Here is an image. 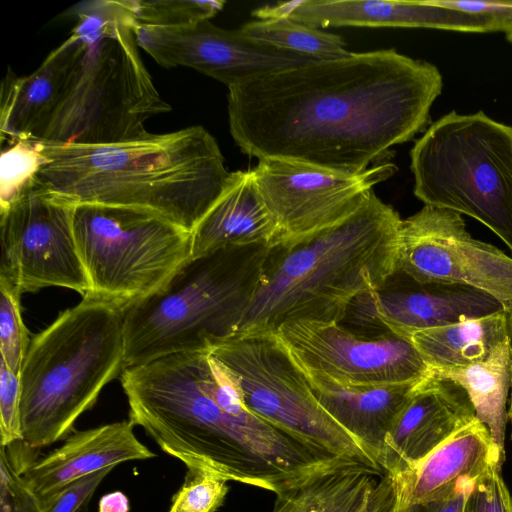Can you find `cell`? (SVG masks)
I'll return each mask as SVG.
<instances>
[{
    "instance_id": "cell-19",
    "label": "cell",
    "mask_w": 512,
    "mask_h": 512,
    "mask_svg": "<svg viewBox=\"0 0 512 512\" xmlns=\"http://www.w3.org/2000/svg\"><path fill=\"white\" fill-rule=\"evenodd\" d=\"M133 427L128 420L77 432L59 448L25 465L21 477L43 501L84 476L123 462L155 457L137 439Z\"/></svg>"
},
{
    "instance_id": "cell-26",
    "label": "cell",
    "mask_w": 512,
    "mask_h": 512,
    "mask_svg": "<svg viewBox=\"0 0 512 512\" xmlns=\"http://www.w3.org/2000/svg\"><path fill=\"white\" fill-rule=\"evenodd\" d=\"M429 375L450 380L465 390L476 418L488 428L495 445L505 452L506 404L512 382V338L500 343L483 360L465 366L429 370Z\"/></svg>"
},
{
    "instance_id": "cell-24",
    "label": "cell",
    "mask_w": 512,
    "mask_h": 512,
    "mask_svg": "<svg viewBox=\"0 0 512 512\" xmlns=\"http://www.w3.org/2000/svg\"><path fill=\"white\" fill-rule=\"evenodd\" d=\"M276 496L271 512H391L395 505L392 478L360 464L322 472Z\"/></svg>"
},
{
    "instance_id": "cell-25",
    "label": "cell",
    "mask_w": 512,
    "mask_h": 512,
    "mask_svg": "<svg viewBox=\"0 0 512 512\" xmlns=\"http://www.w3.org/2000/svg\"><path fill=\"white\" fill-rule=\"evenodd\" d=\"M507 338H512V316L500 311L420 331L410 340L429 370H436L483 360Z\"/></svg>"
},
{
    "instance_id": "cell-6",
    "label": "cell",
    "mask_w": 512,
    "mask_h": 512,
    "mask_svg": "<svg viewBox=\"0 0 512 512\" xmlns=\"http://www.w3.org/2000/svg\"><path fill=\"white\" fill-rule=\"evenodd\" d=\"M123 309L87 295L30 342L20 372L21 443L66 437L124 370Z\"/></svg>"
},
{
    "instance_id": "cell-7",
    "label": "cell",
    "mask_w": 512,
    "mask_h": 512,
    "mask_svg": "<svg viewBox=\"0 0 512 512\" xmlns=\"http://www.w3.org/2000/svg\"><path fill=\"white\" fill-rule=\"evenodd\" d=\"M269 247L227 248L189 259L157 292L123 310L124 369L209 351L231 336Z\"/></svg>"
},
{
    "instance_id": "cell-10",
    "label": "cell",
    "mask_w": 512,
    "mask_h": 512,
    "mask_svg": "<svg viewBox=\"0 0 512 512\" xmlns=\"http://www.w3.org/2000/svg\"><path fill=\"white\" fill-rule=\"evenodd\" d=\"M209 353L256 416L318 453L382 470L320 405L303 369L276 332L228 337Z\"/></svg>"
},
{
    "instance_id": "cell-12",
    "label": "cell",
    "mask_w": 512,
    "mask_h": 512,
    "mask_svg": "<svg viewBox=\"0 0 512 512\" xmlns=\"http://www.w3.org/2000/svg\"><path fill=\"white\" fill-rule=\"evenodd\" d=\"M396 171L390 161L346 174L280 157L259 159L252 169L259 195L279 229V244L300 241L343 220Z\"/></svg>"
},
{
    "instance_id": "cell-22",
    "label": "cell",
    "mask_w": 512,
    "mask_h": 512,
    "mask_svg": "<svg viewBox=\"0 0 512 512\" xmlns=\"http://www.w3.org/2000/svg\"><path fill=\"white\" fill-rule=\"evenodd\" d=\"M301 368L320 405L378 464L388 431L421 380L380 386H346Z\"/></svg>"
},
{
    "instance_id": "cell-3",
    "label": "cell",
    "mask_w": 512,
    "mask_h": 512,
    "mask_svg": "<svg viewBox=\"0 0 512 512\" xmlns=\"http://www.w3.org/2000/svg\"><path fill=\"white\" fill-rule=\"evenodd\" d=\"M32 142L40 156L34 179L54 196L146 210L191 233L231 176L202 126L112 144Z\"/></svg>"
},
{
    "instance_id": "cell-16",
    "label": "cell",
    "mask_w": 512,
    "mask_h": 512,
    "mask_svg": "<svg viewBox=\"0 0 512 512\" xmlns=\"http://www.w3.org/2000/svg\"><path fill=\"white\" fill-rule=\"evenodd\" d=\"M505 311L491 295L442 282H419L397 270L380 289L356 297L348 307L349 324L368 332L410 339L417 332Z\"/></svg>"
},
{
    "instance_id": "cell-11",
    "label": "cell",
    "mask_w": 512,
    "mask_h": 512,
    "mask_svg": "<svg viewBox=\"0 0 512 512\" xmlns=\"http://www.w3.org/2000/svg\"><path fill=\"white\" fill-rule=\"evenodd\" d=\"M74 207L34 178L0 206V278L21 294L63 287L88 295L90 284L73 230Z\"/></svg>"
},
{
    "instance_id": "cell-28",
    "label": "cell",
    "mask_w": 512,
    "mask_h": 512,
    "mask_svg": "<svg viewBox=\"0 0 512 512\" xmlns=\"http://www.w3.org/2000/svg\"><path fill=\"white\" fill-rule=\"evenodd\" d=\"M224 5V1H132L134 26H187L210 20Z\"/></svg>"
},
{
    "instance_id": "cell-34",
    "label": "cell",
    "mask_w": 512,
    "mask_h": 512,
    "mask_svg": "<svg viewBox=\"0 0 512 512\" xmlns=\"http://www.w3.org/2000/svg\"><path fill=\"white\" fill-rule=\"evenodd\" d=\"M1 512H43L41 501L28 488L1 447Z\"/></svg>"
},
{
    "instance_id": "cell-35",
    "label": "cell",
    "mask_w": 512,
    "mask_h": 512,
    "mask_svg": "<svg viewBox=\"0 0 512 512\" xmlns=\"http://www.w3.org/2000/svg\"><path fill=\"white\" fill-rule=\"evenodd\" d=\"M114 467L84 476L41 501L43 512H78Z\"/></svg>"
},
{
    "instance_id": "cell-29",
    "label": "cell",
    "mask_w": 512,
    "mask_h": 512,
    "mask_svg": "<svg viewBox=\"0 0 512 512\" xmlns=\"http://www.w3.org/2000/svg\"><path fill=\"white\" fill-rule=\"evenodd\" d=\"M21 293L0 278V358L20 376L31 339L21 315Z\"/></svg>"
},
{
    "instance_id": "cell-37",
    "label": "cell",
    "mask_w": 512,
    "mask_h": 512,
    "mask_svg": "<svg viewBox=\"0 0 512 512\" xmlns=\"http://www.w3.org/2000/svg\"><path fill=\"white\" fill-rule=\"evenodd\" d=\"M477 478H460L454 488L444 495L426 501L394 507L391 512H462L467 495Z\"/></svg>"
},
{
    "instance_id": "cell-18",
    "label": "cell",
    "mask_w": 512,
    "mask_h": 512,
    "mask_svg": "<svg viewBox=\"0 0 512 512\" xmlns=\"http://www.w3.org/2000/svg\"><path fill=\"white\" fill-rule=\"evenodd\" d=\"M80 49L81 37L72 29L31 74L17 76L8 67L0 93L2 144L42 140L66 93Z\"/></svg>"
},
{
    "instance_id": "cell-8",
    "label": "cell",
    "mask_w": 512,
    "mask_h": 512,
    "mask_svg": "<svg viewBox=\"0 0 512 512\" xmlns=\"http://www.w3.org/2000/svg\"><path fill=\"white\" fill-rule=\"evenodd\" d=\"M414 194L425 205L470 216L512 251V127L483 111H452L410 152Z\"/></svg>"
},
{
    "instance_id": "cell-30",
    "label": "cell",
    "mask_w": 512,
    "mask_h": 512,
    "mask_svg": "<svg viewBox=\"0 0 512 512\" xmlns=\"http://www.w3.org/2000/svg\"><path fill=\"white\" fill-rule=\"evenodd\" d=\"M227 482L208 472L187 469L185 481L173 496L168 512H216L229 491Z\"/></svg>"
},
{
    "instance_id": "cell-23",
    "label": "cell",
    "mask_w": 512,
    "mask_h": 512,
    "mask_svg": "<svg viewBox=\"0 0 512 512\" xmlns=\"http://www.w3.org/2000/svg\"><path fill=\"white\" fill-rule=\"evenodd\" d=\"M280 233L252 170L231 172L222 194L192 231V257L227 248L274 247Z\"/></svg>"
},
{
    "instance_id": "cell-4",
    "label": "cell",
    "mask_w": 512,
    "mask_h": 512,
    "mask_svg": "<svg viewBox=\"0 0 512 512\" xmlns=\"http://www.w3.org/2000/svg\"><path fill=\"white\" fill-rule=\"evenodd\" d=\"M402 219L372 191L338 223L268 249L230 337L288 322L342 323L353 300L398 270Z\"/></svg>"
},
{
    "instance_id": "cell-32",
    "label": "cell",
    "mask_w": 512,
    "mask_h": 512,
    "mask_svg": "<svg viewBox=\"0 0 512 512\" xmlns=\"http://www.w3.org/2000/svg\"><path fill=\"white\" fill-rule=\"evenodd\" d=\"M501 471L502 466L495 465L476 479L462 512H512V497Z\"/></svg>"
},
{
    "instance_id": "cell-21",
    "label": "cell",
    "mask_w": 512,
    "mask_h": 512,
    "mask_svg": "<svg viewBox=\"0 0 512 512\" xmlns=\"http://www.w3.org/2000/svg\"><path fill=\"white\" fill-rule=\"evenodd\" d=\"M504 459L505 452L476 418L414 467L392 478L394 507L440 497L452 490L460 478H478L492 466H502Z\"/></svg>"
},
{
    "instance_id": "cell-17",
    "label": "cell",
    "mask_w": 512,
    "mask_h": 512,
    "mask_svg": "<svg viewBox=\"0 0 512 512\" xmlns=\"http://www.w3.org/2000/svg\"><path fill=\"white\" fill-rule=\"evenodd\" d=\"M476 419L458 384L428 375L388 431L378 464L391 478L414 467L458 430Z\"/></svg>"
},
{
    "instance_id": "cell-27",
    "label": "cell",
    "mask_w": 512,
    "mask_h": 512,
    "mask_svg": "<svg viewBox=\"0 0 512 512\" xmlns=\"http://www.w3.org/2000/svg\"><path fill=\"white\" fill-rule=\"evenodd\" d=\"M239 29L256 42L316 61L336 60L351 54L340 35L291 18L254 20L243 24Z\"/></svg>"
},
{
    "instance_id": "cell-14",
    "label": "cell",
    "mask_w": 512,
    "mask_h": 512,
    "mask_svg": "<svg viewBox=\"0 0 512 512\" xmlns=\"http://www.w3.org/2000/svg\"><path fill=\"white\" fill-rule=\"evenodd\" d=\"M277 335L295 361L346 386L419 381L429 367L410 339L393 333L363 334L340 323L298 320Z\"/></svg>"
},
{
    "instance_id": "cell-36",
    "label": "cell",
    "mask_w": 512,
    "mask_h": 512,
    "mask_svg": "<svg viewBox=\"0 0 512 512\" xmlns=\"http://www.w3.org/2000/svg\"><path fill=\"white\" fill-rule=\"evenodd\" d=\"M431 4L484 16L494 32L512 33V1L429 0Z\"/></svg>"
},
{
    "instance_id": "cell-40",
    "label": "cell",
    "mask_w": 512,
    "mask_h": 512,
    "mask_svg": "<svg viewBox=\"0 0 512 512\" xmlns=\"http://www.w3.org/2000/svg\"><path fill=\"white\" fill-rule=\"evenodd\" d=\"M511 389H512V382H511ZM508 416L510 417L511 422H512V393H511V404H510V409H509V412H508Z\"/></svg>"
},
{
    "instance_id": "cell-1",
    "label": "cell",
    "mask_w": 512,
    "mask_h": 512,
    "mask_svg": "<svg viewBox=\"0 0 512 512\" xmlns=\"http://www.w3.org/2000/svg\"><path fill=\"white\" fill-rule=\"evenodd\" d=\"M442 87L440 71L427 61L394 49L351 52L228 88L230 134L258 160L358 174L426 128Z\"/></svg>"
},
{
    "instance_id": "cell-2",
    "label": "cell",
    "mask_w": 512,
    "mask_h": 512,
    "mask_svg": "<svg viewBox=\"0 0 512 512\" xmlns=\"http://www.w3.org/2000/svg\"><path fill=\"white\" fill-rule=\"evenodd\" d=\"M120 380L129 420L187 469L277 495L350 463L314 451L252 413L209 351L127 367Z\"/></svg>"
},
{
    "instance_id": "cell-20",
    "label": "cell",
    "mask_w": 512,
    "mask_h": 512,
    "mask_svg": "<svg viewBox=\"0 0 512 512\" xmlns=\"http://www.w3.org/2000/svg\"><path fill=\"white\" fill-rule=\"evenodd\" d=\"M292 20L314 27H409L494 32L490 19L422 1L302 0Z\"/></svg>"
},
{
    "instance_id": "cell-5",
    "label": "cell",
    "mask_w": 512,
    "mask_h": 512,
    "mask_svg": "<svg viewBox=\"0 0 512 512\" xmlns=\"http://www.w3.org/2000/svg\"><path fill=\"white\" fill-rule=\"evenodd\" d=\"M81 49L66 93L41 141L101 145L148 135L167 113L138 51L131 0H94L69 9Z\"/></svg>"
},
{
    "instance_id": "cell-15",
    "label": "cell",
    "mask_w": 512,
    "mask_h": 512,
    "mask_svg": "<svg viewBox=\"0 0 512 512\" xmlns=\"http://www.w3.org/2000/svg\"><path fill=\"white\" fill-rule=\"evenodd\" d=\"M137 44L165 68L189 67L228 88L316 60L256 42L210 20L180 27L135 26Z\"/></svg>"
},
{
    "instance_id": "cell-31",
    "label": "cell",
    "mask_w": 512,
    "mask_h": 512,
    "mask_svg": "<svg viewBox=\"0 0 512 512\" xmlns=\"http://www.w3.org/2000/svg\"><path fill=\"white\" fill-rule=\"evenodd\" d=\"M40 156L32 141H18L2 150L0 206L10 202L35 176Z\"/></svg>"
},
{
    "instance_id": "cell-13",
    "label": "cell",
    "mask_w": 512,
    "mask_h": 512,
    "mask_svg": "<svg viewBox=\"0 0 512 512\" xmlns=\"http://www.w3.org/2000/svg\"><path fill=\"white\" fill-rule=\"evenodd\" d=\"M398 270L419 282L459 284L485 292L512 316V258L473 238L457 212L424 205L402 220Z\"/></svg>"
},
{
    "instance_id": "cell-33",
    "label": "cell",
    "mask_w": 512,
    "mask_h": 512,
    "mask_svg": "<svg viewBox=\"0 0 512 512\" xmlns=\"http://www.w3.org/2000/svg\"><path fill=\"white\" fill-rule=\"evenodd\" d=\"M20 376L0 358V440L1 446L21 442Z\"/></svg>"
},
{
    "instance_id": "cell-38",
    "label": "cell",
    "mask_w": 512,
    "mask_h": 512,
    "mask_svg": "<svg viewBox=\"0 0 512 512\" xmlns=\"http://www.w3.org/2000/svg\"><path fill=\"white\" fill-rule=\"evenodd\" d=\"M302 0L278 2L274 5H266L253 11L258 20H271L289 18L291 13L300 5Z\"/></svg>"
},
{
    "instance_id": "cell-9",
    "label": "cell",
    "mask_w": 512,
    "mask_h": 512,
    "mask_svg": "<svg viewBox=\"0 0 512 512\" xmlns=\"http://www.w3.org/2000/svg\"><path fill=\"white\" fill-rule=\"evenodd\" d=\"M73 230L88 295L123 310L157 292L192 257V233L146 210L78 204Z\"/></svg>"
},
{
    "instance_id": "cell-39",
    "label": "cell",
    "mask_w": 512,
    "mask_h": 512,
    "mask_svg": "<svg viewBox=\"0 0 512 512\" xmlns=\"http://www.w3.org/2000/svg\"><path fill=\"white\" fill-rule=\"evenodd\" d=\"M99 512H129V500L120 491L108 493L99 501Z\"/></svg>"
}]
</instances>
